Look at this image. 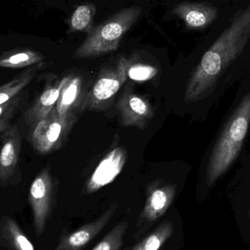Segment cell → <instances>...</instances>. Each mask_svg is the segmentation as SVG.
I'll return each instance as SVG.
<instances>
[{"label": "cell", "mask_w": 250, "mask_h": 250, "mask_svg": "<svg viewBox=\"0 0 250 250\" xmlns=\"http://www.w3.org/2000/svg\"><path fill=\"white\" fill-rule=\"evenodd\" d=\"M250 123V92L235 110L211 152L206 170L208 186L226 173L239 155Z\"/></svg>", "instance_id": "1"}, {"label": "cell", "mask_w": 250, "mask_h": 250, "mask_svg": "<svg viewBox=\"0 0 250 250\" xmlns=\"http://www.w3.org/2000/svg\"><path fill=\"white\" fill-rule=\"evenodd\" d=\"M139 9L124 10L111 21L96 28L74 54L76 58H91L107 54L117 49L126 31L139 16Z\"/></svg>", "instance_id": "2"}, {"label": "cell", "mask_w": 250, "mask_h": 250, "mask_svg": "<svg viewBox=\"0 0 250 250\" xmlns=\"http://www.w3.org/2000/svg\"><path fill=\"white\" fill-rule=\"evenodd\" d=\"M128 62L126 59L121 58L114 65L101 69L90 89L86 110L104 111L110 107L116 94L123 87L128 79Z\"/></svg>", "instance_id": "3"}, {"label": "cell", "mask_w": 250, "mask_h": 250, "mask_svg": "<svg viewBox=\"0 0 250 250\" xmlns=\"http://www.w3.org/2000/svg\"><path fill=\"white\" fill-rule=\"evenodd\" d=\"M176 188L173 184L158 179L148 185L146 201L136 220L132 240H138L165 214L173 203Z\"/></svg>", "instance_id": "4"}, {"label": "cell", "mask_w": 250, "mask_h": 250, "mask_svg": "<svg viewBox=\"0 0 250 250\" xmlns=\"http://www.w3.org/2000/svg\"><path fill=\"white\" fill-rule=\"evenodd\" d=\"M57 183L49 167L43 169L31 185L29 202L33 214L34 229L38 237L44 233L55 204Z\"/></svg>", "instance_id": "5"}, {"label": "cell", "mask_w": 250, "mask_h": 250, "mask_svg": "<svg viewBox=\"0 0 250 250\" xmlns=\"http://www.w3.org/2000/svg\"><path fill=\"white\" fill-rule=\"evenodd\" d=\"M77 121L75 117L59 115L54 108L47 117L34 126L31 144L40 154H48L59 149Z\"/></svg>", "instance_id": "6"}, {"label": "cell", "mask_w": 250, "mask_h": 250, "mask_svg": "<svg viewBox=\"0 0 250 250\" xmlns=\"http://www.w3.org/2000/svg\"><path fill=\"white\" fill-rule=\"evenodd\" d=\"M119 120L123 126H134L139 129L147 127L154 110L146 98L136 93L129 85L124 88L116 104Z\"/></svg>", "instance_id": "7"}, {"label": "cell", "mask_w": 250, "mask_h": 250, "mask_svg": "<svg viewBox=\"0 0 250 250\" xmlns=\"http://www.w3.org/2000/svg\"><path fill=\"white\" fill-rule=\"evenodd\" d=\"M91 87L79 74L70 73L63 78L61 92L55 108L59 115L77 118L86 110Z\"/></svg>", "instance_id": "8"}, {"label": "cell", "mask_w": 250, "mask_h": 250, "mask_svg": "<svg viewBox=\"0 0 250 250\" xmlns=\"http://www.w3.org/2000/svg\"><path fill=\"white\" fill-rule=\"evenodd\" d=\"M117 209V203H113L97 220L81 226L71 233H64L54 250H83L110 223Z\"/></svg>", "instance_id": "9"}, {"label": "cell", "mask_w": 250, "mask_h": 250, "mask_svg": "<svg viewBox=\"0 0 250 250\" xmlns=\"http://www.w3.org/2000/svg\"><path fill=\"white\" fill-rule=\"evenodd\" d=\"M1 151L0 154V185L2 188L12 184L19 172L21 135L16 125L1 134Z\"/></svg>", "instance_id": "10"}, {"label": "cell", "mask_w": 250, "mask_h": 250, "mask_svg": "<svg viewBox=\"0 0 250 250\" xmlns=\"http://www.w3.org/2000/svg\"><path fill=\"white\" fill-rule=\"evenodd\" d=\"M63 79L51 74L47 76L45 86L33 104L25 112L26 124L35 126L55 108L61 92Z\"/></svg>", "instance_id": "11"}, {"label": "cell", "mask_w": 250, "mask_h": 250, "mask_svg": "<svg viewBox=\"0 0 250 250\" xmlns=\"http://www.w3.org/2000/svg\"><path fill=\"white\" fill-rule=\"evenodd\" d=\"M173 13L182 19L189 29H205L218 16L217 7L208 3H180L173 9Z\"/></svg>", "instance_id": "12"}, {"label": "cell", "mask_w": 250, "mask_h": 250, "mask_svg": "<svg viewBox=\"0 0 250 250\" xmlns=\"http://www.w3.org/2000/svg\"><path fill=\"white\" fill-rule=\"evenodd\" d=\"M0 244L8 250H35L19 225L7 216L0 222Z\"/></svg>", "instance_id": "13"}, {"label": "cell", "mask_w": 250, "mask_h": 250, "mask_svg": "<svg viewBox=\"0 0 250 250\" xmlns=\"http://www.w3.org/2000/svg\"><path fill=\"white\" fill-rule=\"evenodd\" d=\"M173 230L174 226L171 221L163 222L142 240L124 250H160L173 234Z\"/></svg>", "instance_id": "14"}, {"label": "cell", "mask_w": 250, "mask_h": 250, "mask_svg": "<svg viewBox=\"0 0 250 250\" xmlns=\"http://www.w3.org/2000/svg\"><path fill=\"white\" fill-rule=\"evenodd\" d=\"M40 67V65L32 66L3 84L0 88V105L16 98L19 92L32 82Z\"/></svg>", "instance_id": "15"}, {"label": "cell", "mask_w": 250, "mask_h": 250, "mask_svg": "<svg viewBox=\"0 0 250 250\" xmlns=\"http://www.w3.org/2000/svg\"><path fill=\"white\" fill-rule=\"evenodd\" d=\"M43 60L44 57L41 54L30 50H24L3 55L0 60V66L4 68H22L37 64Z\"/></svg>", "instance_id": "16"}, {"label": "cell", "mask_w": 250, "mask_h": 250, "mask_svg": "<svg viewBox=\"0 0 250 250\" xmlns=\"http://www.w3.org/2000/svg\"><path fill=\"white\" fill-rule=\"evenodd\" d=\"M128 227L129 223L127 221H120L92 250H120Z\"/></svg>", "instance_id": "17"}, {"label": "cell", "mask_w": 250, "mask_h": 250, "mask_svg": "<svg viewBox=\"0 0 250 250\" xmlns=\"http://www.w3.org/2000/svg\"><path fill=\"white\" fill-rule=\"evenodd\" d=\"M158 73L157 68L151 65L144 64H130L128 62V79L136 82H146L151 80Z\"/></svg>", "instance_id": "18"}, {"label": "cell", "mask_w": 250, "mask_h": 250, "mask_svg": "<svg viewBox=\"0 0 250 250\" xmlns=\"http://www.w3.org/2000/svg\"><path fill=\"white\" fill-rule=\"evenodd\" d=\"M19 104V98L8 101L6 104L0 105V132L3 133L10 127V121L14 115Z\"/></svg>", "instance_id": "19"}, {"label": "cell", "mask_w": 250, "mask_h": 250, "mask_svg": "<svg viewBox=\"0 0 250 250\" xmlns=\"http://www.w3.org/2000/svg\"><path fill=\"white\" fill-rule=\"evenodd\" d=\"M91 10L87 5H82L76 9L71 19L72 28L75 30H83L91 22Z\"/></svg>", "instance_id": "20"}]
</instances>
